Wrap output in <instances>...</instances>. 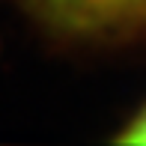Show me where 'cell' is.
<instances>
[{
    "instance_id": "obj_1",
    "label": "cell",
    "mask_w": 146,
    "mask_h": 146,
    "mask_svg": "<svg viewBox=\"0 0 146 146\" xmlns=\"http://www.w3.org/2000/svg\"><path fill=\"white\" fill-rule=\"evenodd\" d=\"M48 24L84 39H122L146 30V0H30Z\"/></svg>"
},
{
    "instance_id": "obj_2",
    "label": "cell",
    "mask_w": 146,
    "mask_h": 146,
    "mask_svg": "<svg viewBox=\"0 0 146 146\" xmlns=\"http://www.w3.org/2000/svg\"><path fill=\"white\" fill-rule=\"evenodd\" d=\"M116 140H125V143H146V104L128 119V125L116 134Z\"/></svg>"
}]
</instances>
